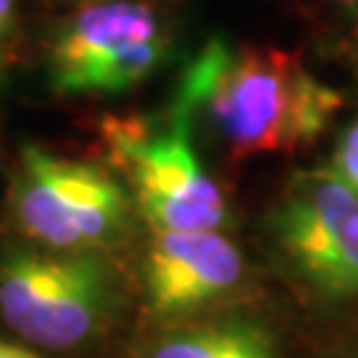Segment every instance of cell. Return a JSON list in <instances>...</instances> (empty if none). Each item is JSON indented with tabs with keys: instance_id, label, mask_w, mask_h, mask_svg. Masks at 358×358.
<instances>
[{
	"instance_id": "cell-10",
	"label": "cell",
	"mask_w": 358,
	"mask_h": 358,
	"mask_svg": "<svg viewBox=\"0 0 358 358\" xmlns=\"http://www.w3.org/2000/svg\"><path fill=\"white\" fill-rule=\"evenodd\" d=\"M327 165L332 167L334 173H340L358 192V112L350 117V122L337 136V143H334L332 157Z\"/></svg>"
},
{
	"instance_id": "cell-11",
	"label": "cell",
	"mask_w": 358,
	"mask_h": 358,
	"mask_svg": "<svg viewBox=\"0 0 358 358\" xmlns=\"http://www.w3.org/2000/svg\"><path fill=\"white\" fill-rule=\"evenodd\" d=\"M316 6L327 8V11L337 13V16H348V19H358V0H313Z\"/></svg>"
},
{
	"instance_id": "cell-14",
	"label": "cell",
	"mask_w": 358,
	"mask_h": 358,
	"mask_svg": "<svg viewBox=\"0 0 358 358\" xmlns=\"http://www.w3.org/2000/svg\"><path fill=\"white\" fill-rule=\"evenodd\" d=\"M64 3H69V6H80V3H93V0H64Z\"/></svg>"
},
{
	"instance_id": "cell-3",
	"label": "cell",
	"mask_w": 358,
	"mask_h": 358,
	"mask_svg": "<svg viewBox=\"0 0 358 358\" xmlns=\"http://www.w3.org/2000/svg\"><path fill=\"white\" fill-rule=\"evenodd\" d=\"M273 273L308 308L358 316V192L329 165L292 173L260 220Z\"/></svg>"
},
{
	"instance_id": "cell-2",
	"label": "cell",
	"mask_w": 358,
	"mask_h": 358,
	"mask_svg": "<svg viewBox=\"0 0 358 358\" xmlns=\"http://www.w3.org/2000/svg\"><path fill=\"white\" fill-rule=\"evenodd\" d=\"M125 303L112 252H62L19 234L0 239V321L27 345L83 350L115 329Z\"/></svg>"
},
{
	"instance_id": "cell-4",
	"label": "cell",
	"mask_w": 358,
	"mask_h": 358,
	"mask_svg": "<svg viewBox=\"0 0 358 358\" xmlns=\"http://www.w3.org/2000/svg\"><path fill=\"white\" fill-rule=\"evenodd\" d=\"M99 138L106 165L152 231H229V196L196 152L194 122L180 103L170 99L157 117H103Z\"/></svg>"
},
{
	"instance_id": "cell-7",
	"label": "cell",
	"mask_w": 358,
	"mask_h": 358,
	"mask_svg": "<svg viewBox=\"0 0 358 358\" xmlns=\"http://www.w3.org/2000/svg\"><path fill=\"white\" fill-rule=\"evenodd\" d=\"M250 266L226 231H152L143 255V319L152 327L199 319L242 303Z\"/></svg>"
},
{
	"instance_id": "cell-8",
	"label": "cell",
	"mask_w": 358,
	"mask_h": 358,
	"mask_svg": "<svg viewBox=\"0 0 358 358\" xmlns=\"http://www.w3.org/2000/svg\"><path fill=\"white\" fill-rule=\"evenodd\" d=\"M138 358H289L282 329L236 303L199 319L154 327Z\"/></svg>"
},
{
	"instance_id": "cell-1",
	"label": "cell",
	"mask_w": 358,
	"mask_h": 358,
	"mask_svg": "<svg viewBox=\"0 0 358 358\" xmlns=\"http://www.w3.org/2000/svg\"><path fill=\"white\" fill-rule=\"evenodd\" d=\"M173 101L229 162H247L313 146L345 96L287 48L210 38L186 62Z\"/></svg>"
},
{
	"instance_id": "cell-5",
	"label": "cell",
	"mask_w": 358,
	"mask_h": 358,
	"mask_svg": "<svg viewBox=\"0 0 358 358\" xmlns=\"http://www.w3.org/2000/svg\"><path fill=\"white\" fill-rule=\"evenodd\" d=\"M13 234L62 252H115L138 231V207L109 165L27 143L8 183Z\"/></svg>"
},
{
	"instance_id": "cell-13",
	"label": "cell",
	"mask_w": 358,
	"mask_h": 358,
	"mask_svg": "<svg viewBox=\"0 0 358 358\" xmlns=\"http://www.w3.org/2000/svg\"><path fill=\"white\" fill-rule=\"evenodd\" d=\"M332 358H358V334L356 337H350V340H348L345 345L340 348Z\"/></svg>"
},
{
	"instance_id": "cell-9",
	"label": "cell",
	"mask_w": 358,
	"mask_h": 358,
	"mask_svg": "<svg viewBox=\"0 0 358 358\" xmlns=\"http://www.w3.org/2000/svg\"><path fill=\"white\" fill-rule=\"evenodd\" d=\"M22 43V0H0V90L11 83Z\"/></svg>"
},
{
	"instance_id": "cell-12",
	"label": "cell",
	"mask_w": 358,
	"mask_h": 358,
	"mask_svg": "<svg viewBox=\"0 0 358 358\" xmlns=\"http://www.w3.org/2000/svg\"><path fill=\"white\" fill-rule=\"evenodd\" d=\"M0 358H40L32 348L16 345V343H3L0 340Z\"/></svg>"
},
{
	"instance_id": "cell-6",
	"label": "cell",
	"mask_w": 358,
	"mask_h": 358,
	"mask_svg": "<svg viewBox=\"0 0 358 358\" xmlns=\"http://www.w3.org/2000/svg\"><path fill=\"white\" fill-rule=\"evenodd\" d=\"M173 45L170 19L154 0H93L53 24L43 69L56 96L112 99L152 80Z\"/></svg>"
}]
</instances>
